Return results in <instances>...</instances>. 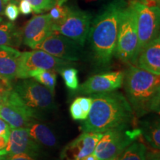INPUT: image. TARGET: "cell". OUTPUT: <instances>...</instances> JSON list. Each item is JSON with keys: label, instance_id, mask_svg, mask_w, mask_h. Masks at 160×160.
Returning <instances> with one entry per match:
<instances>
[{"label": "cell", "instance_id": "6da1fadb", "mask_svg": "<svg viewBox=\"0 0 160 160\" xmlns=\"http://www.w3.org/2000/svg\"><path fill=\"white\" fill-rule=\"evenodd\" d=\"M91 97V110L82 125L83 132L104 133L111 129L130 127L134 122V111L120 92L93 93Z\"/></svg>", "mask_w": 160, "mask_h": 160}, {"label": "cell", "instance_id": "7a4b0ae2", "mask_svg": "<svg viewBox=\"0 0 160 160\" xmlns=\"http://www.w3.org/2000/svg\"><path fill=\"white\" fill-rule=\"evenodd\" d=\"M128 0H113L91 23L89 38L93 59L98 66L107 68L114 57L121 13Z\"/></svg>", "mask_w": 160, "mask_h": 160}, {"label": "cell", "instance_id": "3957f363", "mask_svg": "<svg viewBox=\"0 0 160 160\" xmlns=\"http://www.w3.org/2000/svg\"><path fill=\"white\" fill-rule=\"evenodd\" d=\"M127 99L137 117L159 113L160 75L130 65L123 81Z\"/></svg>", "mask_w": 160, "mask_h": 160}, {"label": "cell", "instance_id": "277c9868", "mask_svg": "<svg viewBox=\"0 0 160 160\" xmlns=\"http://www.w3.org/2000/svg\"><path fill=\"white\" fill-rule=\"evenodd\" d=\"M137 50V17L134 10L128 2L120 16L114 56L123 62L134 65Z\"/></svg>", "mask_w": 160, "mask_h": 160}, {"label": "cell", "instance_id": "5b68a950", "mask_svg": "<svg viewBox=\"0 0 160 160\" xmlns=\"http://www.w3.org/2000/svg\"><path fill=\"white\" fill-rule=\"evenodd\" d=\"M142 136L140 128H118L104 132L96 145L93 154L99 160L116 159L126 148Z\"/></svg>", "mask_w": 160, "mask_h": 160}, {"label": "cell", "instance_id": "8992f818", "mask_svg": "<svg viewBox=\"0 0 160 160\" xmlns=\"http://www.w3.org/2000/svg\"><path fill=\"white\" fill-rule=\"evenodd\" d=\"M137 17L138 50L140 51L150 42L159 37L160 25L159 6L149 7L137 0H128Z\"/></svg>", "mask_w": 160, "mask_h": 160}, {"label": "cell", "instance_id": "52a82bcc", "mask_svg": "<svg viewBox=\"0 0 160 160\" xmlns=\"http://www.w3.org/2000/svg\"><path fill=\"white\" fill-rule=\"evenodd\" d=\"M0 118L8 122L11 128H27L39 119V114L28 107L11 88L2 94Z\"/></svg>", "mask_w": 160, "mask_h": 160}, {"label": "cell", "instance_id": "ba28073f", "mask_svg": "<svg viewBox=\"0 0 160 160\" xmlns=\"http://www.w3.org/2000/svg\"><path fill=\"white\" fill-rule=\"evenodd\" d=\"M75 65L74 62L53 57L42 50L34 49L20 53L18 60L17 78L28 79L32 71L37 69L59 72L65 68Z\"/></svg>", "mask_w": 160, "mask_h": 160}, {"label": "cell", "instance_id": "9c48e42d", "mask_svg": "<svg viewBox=\"0 0 160 160\" xmlns=\"http://www.w3.org/2000/svg\"><path fill=\"white\" fill-rule=\"evenodd\" d=\"M13 89L22 101L37 114L56 107L54 94L34 79H24L16 84Z\"/></svg>", "mask_w": 160, "mask_h": 160}, {"label": "cell", "instance_id": "30bf717a", "mask_svg": "<svg viewBox=\"0 0 160 160\" xmlns=\"http://www.w3.org/2000/svg\"><path fill=\"white\" fill-rule=\"evenodd\" d=\"M91 14L88 11L69 7L67 14L59 22L53 24L54 33L65 36L83 47L88 35Z\"/></svg>", "mask_w": 160, "mask_h": 160}, {"label": "cell", "instance_id": "8fae6325", "mask_svg": "<svg viewBox=\"0 0 160 160\" xmlns=\"http://www.w3.org/2000/svg\"><path fill=\"white\" fill-rule=\"evenodd\" d=\"M81 47L69 38L53 32L36 45L34 49L42 50L59 59L74 62L81 57Z\"/></svg>", "mask_w": 160, "mask_h": 160}, {"label": "cell", "instance_id": "7c38bea8", "mask_svg": "<svg viewBox=\"0 0 160 160\" xmlns=\"http://www.w3.org/2000/svg\"><path fill=\"white\" fill-rule=\"evenodd\" d=\"M125 72L111 71L89 77L77 90L79 93L93 94L116 91L123 85Z\"/></svg>", "mask_w": 160, "mask_h": 160}, {"label": "cell", "instance_id": "4fadbf2b", "mask_svg": "<svg viewBox=\"0 0 160 160\" xmlns=\"http://www.w3.org/2000/svg\"><path fill=\"white\" fill-rule=\"evenodd\" d=\"M102 134L103 133L83 132L64 148L60 153V160H81L93 153Z\"/></svg>", "mask_w": 160, "mask_h": 160}, {"label": "cell", "instance_id": "5bb4252c", "mask_svg": "<svg viewBox=\"0 0 160 160\" xmlns=\"http://www.w3.org/2000/svg\"><path fill=\"white\" fill-rule=\"evenodd\" d=\"M53 22L48 13L38 15L30 19L22 32V40L32 49L48 36L53 33Z\"/></svg>", "mask_w": 160, "mask_h": 160}, {"label": "cell", "instance_id": "9a60e30c", "mask_svg": "<svg viewBox=\"0 0 160 160\" xmlns=\"http://www.w3.org/2000/svg\"><path fill=\"white\" fill-rule=\"evenodd\" d=\"M40 149V145L32 139L28 128H11L5 147L0 150V156L16 153H29L39 156Z\"/></svg>", "mask_w": 160, "mask_h": 160}, {"label": "cell", "instance_id": "2e32d148", "mask_svg": "<svg viewBox=\"0 0 160 160\" xmlns=\"http://www.w3.org/2000/svg\"><path fill=\"white\" fill-rule=\"evenodd\" d=\"M135 66L156 75H160V38L155 39L139 52Z\"/></svg>", "mask_w": 160, "mask_h": 160}, {"label": "cell", "instance_id": "e0dca14e", "mask_svg": "<svg viewBox=\"0 0 160 160\" xmlns=\"http://www.w3.org/2000/svg\"><path fill=\"white\" fill-rule=\"evenodd\" d=\"M20 53L11 46L0 45V79L11 82L17 78Z\"/></svg>", "mask_w": 160, "mask_h": 160}, {"label": "cell", "instance_id": "ac0fdd59", "mask_svg": "<svg viewBox=\"0 0 160 160\" xmlns=\"http://www.w3.org/2000/svg\"><path fill=\"white\" fill-rule=\"evenodd\" d=\"M32 139L39 145L53 148L57 145V139L52 130L45 124L33 122L27 128Z\"/></svg>", "mask_w": 160, "mask_h": 160}, {"label": "cell", "instance_id": "d6986e66", "mask_svg": "<svg viewBox=\"0 0 160 160\" xmlns=\"http://www.w3.org/2000/svg\"><path fill=\"white\" fill-rule=\"evenodd\" d=\"M22 41V32L14 24L0 17V45L17 47Z\"/></svg>", "mask_w": 160, "mask_h": 160}, {"label": "cell", "instance_id": "ffe728a7", "mask_svg": "<svg viewBox=\"0 0 160 160\" xmlns=\"http://www.w3.org/2000/svg\"><path fill=\"white\" fill-rule=\"evenodd\" d=\"M142 135L153 148L159 151L160 148V125L159 119L142 122L140 128Z\"/></svg>", "mask_w": 160, "mask_h": 160}, {"label": "cell", "instance_id": "44dd1931", "mask_svg": "<svg viewBox=\"0 0 160 160\" xmlns=\"http://www.w3.org/2000/svg\"><path fill=\"white\" fill-rule=\"evenodd\" d=\"M29 78H33L41 85L47 88L53 94H55V88L57 82L56 71L51 70L37 69L30 73Z\"/></svg>", "mask_w": 160, "mask_h": 160}, {"label": "cell", "instance_id": "7402d4cb", "mask_svg": "<svg viewBox=\"0 0 160 160\" xmlns=\"http://www.w3.org/2000/svg\"><path fill=\"white\" fill-rule=\"evenodd\" d=\"M147 148L145 145L137 140L132 142L117 158V160H146Z\"/></svg>", "mask_w": 160, "mask_h": 160}, {"label": "cell", "instance_id": "603a6c76", "mask_svg": "<svg viewBox=\"0 0 160 160\" xmlns=\"http://www.w3.org/2000/svg\"><path fill=\"white\" fill-rule=\"evenodd\" d=\"M59 73L63 78L66 87L71 91H77L79 86L77 70L73 67H68L62 69Z\"/></svg>", "mask_w": 160, "mask_h": 160}, {"label": "cell", "instance_id": "cb8c5ba5", "mask_svg": "<svg viewBox=\"0 0 160 160\" xmlns=\"http://www.w3.org/2000/svg\"><path fill=\"white\" fill-rule=\"evenodd\" d=\"M68 0H57L54 5L50 9L48 14L51 17L53 24L61 21L68 11L69 6L66 4Z\"/></svg>", "mask_w": 160, "mask_h": 160}, {"label": "cell", "instance_id": "d4e9b609", "mask_svg": "<svg viewBox=\"0 0 160 160\" xmlns=\"http://www.w3.org/2000/svg\"><path fill=\"white\" fill-rule=\"evenodd\" d=\"M29 2L35 13H41L48 11L54 5L57 0H26Z\"/></svg>", "mask_w": 160, "mask_h": 160}, {"label": "cell", "instance_id": "484cf974", "mask_svg": "<svg viewBox=\"0 0 160 160\" xmlns=\"http://www.w3.org/2000/svg\"><path fill=\"white\" fill-rule=\"evenodd\" d=\"M19 7L14 2H10L8 4L4 10V13L11 22L15 21L19 17Z\"/></svg>", "mask_w": 160, "mask_h": 160}, {"label": "cell", "instance_id": "4316f807", "mask_svg": "<svg viewBox=\"0 0 160 160\" xmlns=\"http://www.w3.org/2000/svg\"><path fill=\"white\" fill-rule=\"evenodd\" d=\"M70 113H71L72 118L74 120H82V121L85 120V117L83 115L82 110L81 108V106L79 105L77 98L70 106Z\"/></svg>", "mask_w": 160, "mask_h": 160}, {"label": "cell", "instance_id": "83f0119b", "mask_svg": "<svg viewBox=\"0 0 160 160\" xmlns=\"http://www.w3.org/2000/svg\"><path fill=\"white\" fill-rule=\"evenodd\" d=\"M39 156L29 153H16L0 156V160H37Z\"/></svg>", "mask_w": 160, "mask_h": 160}, {"label": "cell", "instance_id": "f1b7e54d", "mask_svg": "<svg viewBox=\"0 0 160 160\" xmlns=\"http://www.w3.org/2000/svg\"><path fill=\"white\" fill-rule=\"evenodd\" d=\"M78 101H79V105L81 106V108L82 110L83 115L85 117V119H87L88 116L91 110V104H92V98L90 97H77Z\"/></svg>", "mask_w": 160, "mask_h": 160}, {"label": "cell", "instance_id": "f546056e", "mask_svg": "<svg viewBox=\"0 0 160 160\" xmlns=\"http://www.w3.org/2000/svg\"><path fill=\"white\" fill-rule=\"evenodd\" d=\"M11 128L6 122L5 120L0 118V137H2L8 142L10 133H11Z\"/></svg>", "mask_w": 160, "mask_h": 160}, {"label": "cell", "instance_id": "4dcf8cb0", "mask_svg": "<svg viewBox=\"0 0 160 160\" xmlns=\"http://www.w3.org/2000/svg\"><path fill=\"white\" fill-rule=\"evenodd\" d=\"M19 10L20 13L24 15H28L33 12V8L29 2L26 0H20L19 5Z\"/></svg>", "mask_w": 160, "mask_h": 160}, {"label": "cell", "instance_id": "1f68e13d", "mask_svg": "<svg viewBox=\"0 0 160 160\" xmlns=\"http://www.w3.org/2000/svg\"><path fill=\"white\" fill-rule=\"evenodd\" d=\"M11 85L10 82L5 81V80L0 79V91L3 92L7 91L8 89L11 88Z\"/></svg>", "mask_w": 160, "mask_h": 160}, {"label": "cell", "instance_id": "d6a6232c", "mask_svg": "<svg viewBox=\"0 0 160 160\" xmlns=\"http://www.w3.org/2000/svg\"><path fill=\"white\" fill-rule=\"evenodd\" d=\"M81 160H99L97 159V157L93 154V153H91V154L86 156L85 157H84Z\"/></svg>", "mask_w": 160, "mask_h": 160}, {"label": "cell", "instance_id": "836d02e7", "mask_svg": "<svg viewBox=\"0 0 160 160\" xmlns=\"http://www.w3.org/2000/svg\"><path fill=\"white\" fill-rule=\"evenodd\" d=\"M7 142H8L6 141V139H5V138H3L2 137H0V150H2L5 147Z\"/></svg>", "mask_w": 160, "mask_h": 160}, {"label": "cell", "instance_id": "e575fe53", "mask_svg": "<svg viewBox=\"0 0 160 160\" xmlns=\"http://www.w3.org/2000/svg\"><path fill=\"white\" fill-rule=\"evenodd\" d=\"M5 3L4 2L3 0H0V15L3 14L4 10H5Z\"/></svg>", "mask_w": 160, "mask_h": 160}, {"label": "cell", "instance_id": "d590c367", "mask_svg": "<svg viewBox=\"0 0 160 160\" xmlns=\"http://www.w3.org/2000/svg\"><path fill=\"white\" fill-rule=\"evenodd\" d=\"M12 88V87H11ZM5 91H3V92H2V91H0V109H1V106H2V94H3V93Z\"/></svg>", "mask_w": 160, "mask_h": 160}, {"label": "cell", "instance_id": "8d00e7d4", "mask_svg": "<svg viewBox=\"0 0 160 160\" xmlns=\"http://www.w3.org/2000/svg\"><path fill=\"white\" fill-rule=\"evenodd\" d=\"M85 1L87 2H99L102 1V0H85Z\"/></svg>", "mask_w": 160, "mask_h": 160}, {"label": "cell", "instance_id": "74e56055", "mask_svg": "<svg viewBox=\"0 0 160 160\" xmlns=\"http://www.w3.org/2000/svg\"><path fill=\"white\" fill-rule=\"evenodd\" d=\"M3 1H4V2H5V3L6 4V3H7V2H9V1H10V0H3Z\"/></svg>", "mask_w": 160, "mask_h": 160}, {"label": "cell", "instance_id": "f35d334b", "mask_svg": "<svg viewBox=\"0 0 160 160\" xmlns=\"http://www.w3.org/2000/svg\"><path fill=\"white\" fill-rule=\"evenodd\" d=\"M111 160H117V158H116V159H111Z\"/></svg>", "mask_w": 160, "mask_h": 160}]
</instances>
